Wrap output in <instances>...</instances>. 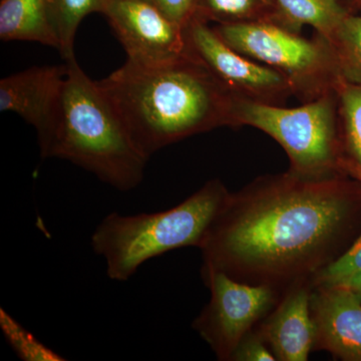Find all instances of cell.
Returning <instances> with one entry per match:
<instances>
[{
	"label": "cell",
	"mask_w": 361,
	"mask_h": 361,
	"mask_svg": "<svg viewBox=\"0 0 361 361\" xmlns=\"http://www.w3.org/2000/svg\"><path fill=\"white\" fill-rule=\"evenodd\" d=\"M210 302L194 327L221 360H231L251 327L272 307L276 290L237 281L221 271L203 274Z\"/></svg>",
	"instance_id": "7"
},
{
	"label": "cell",
	"mask_w": 361,
	"mask_h": 361,
	"mask_svg": "<svg viewBox=\"0 0 361 361\" xmlns=\"http://www.w3.org/2000/svg\"><path fill=\"white\" fill-rule=\"evenodd\" d=\"M228 194L220 180H210L168 210L109 214L92 233L90 245L104 259L111 280L128 281L151 259L183 247H200Z\"/></svg>",
	"instance_id": "4"
},
{
	"label": "cell",
	"mask_w": 361,
	"mask_h": 361,
	"mask_svg": "<svg viewBox=\"0 0 361 361\" xmlns=\"http://www.w3.org/2000/svg\"><path fill=\"white\" fill-rule=\"evenodd\" d=\"M264 0H198L197 18L217 20L221 25L257 21Z\"/></svg>",
	"instance_id": "18"
},
{
	"label": "cell",
	"mask_w": 361,
	"mask_h": 361,
	"mask_svg": "<svg viewBox=\"0 0 361 361\" xmlns=\"http://www.w3.org/2000/svg\"><path fill=\"white\" fill-rule=\"evenodd\" d=\"M280 13L294 27L310 25L329 40L348 16L338 0H275Z\"/></svg>",
	"instance_id": "14"
},
{
	"label": "cell",
	"mask_w": 361,
	"mask_h": 361,
	"mask_svg": "<svg viewBox=\"0 0 361 361\" xmlns=\"http://www.w3.org/2000/svg\"><path fill=\"white\" fill-rule=\"evenodd\" d=\"M265 342L261 336L247 334L243 341L240 342L231 360L238 361L276 360L272 351H270L265 345Z\"/></svg>",
	"instance_id": "22"
},
{
	"label": "cell",
	"mask_w": 361,
	"mask_h": 361,
	"mask_svg": "<svg viewBox=\"0 0 361 361\" xmlns=\"http://www.w3.org/2000/svg\"><path fill=\"white\" fill-rule=\"evenodd\" d=\"M327 42L339 71L361 82V16H348Z\"/></svg>",
	"instance_id": "16"
},
{
	"label": "cell",
	"mask_w": 361,
	"mask_h": 361,
	"mask_svg": "<svg viewBox=\"0 0 361 361\" xmlns=\"http://www.w3.org/2000/svg\"><path fill=\"white\" fill-rule=\"evenodd\" d=\"M261 336L271 346L276 360H308L315 342L308 287L302 284L291 289L266 322Z\"/></svg>",
	"instance_id": "12"
},
{
	"label": "cell",
	"mask_w": 361,
	"mask_h": 361,
	"mask_svg": "<svg viewBox=\"0 0 361 361\" xmlns=\"http://www.w3.org/2000/svg\"><path fill=\"white\" fill-rule=\"evenodd\" d=\"M339 90L349 149L361 166V85L339 84Z\"/></svg>",
	"instance_id": "19"
},
{
	"label": "cell",
	"mask_w": 361,
	"mask_h": 361,
	"mask_svg": "<svg viewBox=\"0 0 361 361\" xmlns=\"http://www.w3.org/2000/svg\"><path fill=\"white\" fill-rule=\"evenodd\" d=\"M215 32L239 54L281 73L292 90L322 96L319 90L339 71L326 40L311 42L271 21L227 23Z\"/></svg>",
	"instance_id": "6"
},
{
	"label": "cell",
	"mask_w": 361,
	"mask_h": 361,
	"mask_svg": "<svg viewBox=\"0 0 361 361\" xmlns=\"http://www.w3.org/2000/svg\"><path fill=\"white\" fill-rule=\"evenodd\" d=\"M311 294L315 348L343 360L361 361V296L341 285H316Z\"/></svg>",
	"instance_id": "10"
},
{
	"label": "cell",
	"mask_w": 361,
	"mask_h": 361,
	"mask_svg": "<svg viewBox=\"0 0 361 361\" xmlns=\"http://www.w3.org/2000/svg\"><path fill=\"white\" fill-rule=\"evenodd\" d=\"M104 16L135 66L155 68L188 54L184 28L149 0H109Z\"/></svg>",
	"instance_id": "8"
},
{
	"label": "cell",
	"mask_w": 361,
	"mask_h": 361,
	"mask_svg": "<svg viewBox=\"0 0 361 361\" xmlns=\"http://www.w3.org/2000/svg\"><path fill=\"white\" fill-rule=\"evenodd\" d=\"M184 32L188 54L200 61L233 96L238 92L265 99L292 90L281 73L233 49L205 20L195 16Z\"/></svg>",
	"instance_id": "9"
},
{
	"label": "cell",
	"mask_w": 361,
	"mask_h": 361,
	"mask_svg": "<svg viewBox=\"0 0 361 361\" xmlns=\"http://www.w3.org/2000/svg\"><path fill=\"white\" fill-rule=\"evenodd\" d=\"M361 272V234L353 246L330 263L316 277L315 285H331L355 273Z\"/></svg>",
	"instance_id": "20"
},
{
	"label": "cell",
	"mask_w": 361,
	"mask_h": 361,
	"mask_svg": "<svg viewBox=\"0 0 361 361\" xmlns=\"http://www.w3.org/2000/svg\"><path fill=\"white\" fill-rule=\"evenodd\" d=\"M149 1H151V2H152V0H149Z\"/></svg>",
	"instance_id": "25"
},
{
	"label": "cell",
	"mask_w": 361,
	"mask_h": 361,
	"mask_svg": "<svg viewBox=\"0 0 361 361\" xmlns=\"http://www.w3.org/2000/svg\"><path fill=\"white\" fill-rule=\"evenodd\" d=\"M99 82L149 159L173 142L230 125L234 96L189 54L155 68L127 61Z\"/></svg>",
	"instance_id": "2"
},
{
	"label": "cell",
	"mask_w": 361,
	"mask_h": 361,
	"mask_svg": "<svg viewBox=\"0 0 361 361\" xmlns=\"http://www.w3.org/2000/svg\"><path fill=\"white\" fill-rule=\"evenodd\" d=\"M0 39L4 42H39L59 49L49 0H2Z\"/></svg>",
	"instance_id": "13"
},
{
	"label": "cell",
	"mask_w": 361,
	"mask_h": 361,
	"mask_svg": "<svg viewBox=\"0 0 361 361\" xmlns=\"http://www.w3.org/2000/svg\"><path fill=\"white\" fill-rule=\"evenodd\" d=\"M109 0H49L52 25L59 40L63 59L75 56V39L78 28L90 13H104Z\"/></svg>",
	"instance_id": "15"
},
{
	"label": "cell",
	"mask_w": 361,
	"mask_h": 361,
	"mask_svg": "<svg viewBox=\"0 0 361 361\" xmlns=\"http://www.w3.org/2000/svg\"><path fill=\"white\" fill-rule=\"evenodd\" d=\"M331 285H341V286L348 287V288L356 292L361 296V272L355 273V274L343 278L336 283Z\"/></svg>",
	"instance_id": "23"
},
{
	"label": "cell",
	"mask_w": 361,
	"mask_h": 361,
	"mask_svg": "<svg viewBox=\"0 0 361 361\" xmlns=\"http://www.w3.org/2000/svg\"><path fill=\"white\" fill-rule=\"evenodd\" d=\"M350 202L334 176L291 172L228 194L200 247L202 275L221 271L275 289L314 280L334 262Z\"/></svg>",
	"instance_id": "1"
},
{
	"label": "cell",
	"mask_w": 361,
	"mask_h": 361,
	"mask_svg": "<svg viewBox=\"0 0 361 361\" xmlns=\"http://www.w3.org/2000/svg\"><path fill=\"white\" fill-rule=\"evenodd\" d=\"M66 65L33 66L0 80V111H11L35 128L37 139L56 116Z\"/></svg>",
	"instance_id": "11"
},
{
	"label": "cell",
	"mask_w": 361,
	"mask_h": 361,
	"mask_svg": "<svg viewBox=\"0 0 361 361\" xmlns=\"http://www.w3.org/2000/svg\"><path fill=\"white\" fill-rule=\"evenodd\" d=\"M66 65L56 116L37 139L40 155L71 161L118 191L135 189L144 179L148 157L99 82L85 75L75 56Z\"/></svg>",
	"instance_id": "3"
},
{
	"label": "cell",
	"mask_w": 361,
	"mask_h": 361,
	"mask_svg": "<svg viewBox=\"0 0 361 361\" xmlns=\"http://www.w3.org/2000/svg\"><path fill=\"white\" fill-rule=\"evenodd\" d=\"M166 18L184 28L196 16L198 0H152Z\"/></svg>",
	"instance_id": "21"
},
{
	"label": "cell",
	"mask_w": 361,
	"mask_h": 361,
	"mask_svg": "<svg viewBox=\"0 0 361 361\" xmlns=\"http://www.w3.org/2000/svg\"><path fill=\"white\" fill-rule=\"evenodd\" d=\"M230 123L251 126L272 137L296 174L322 177L339 168L336 114L329 94L292 109L233 97Z\"/></svg>",
	"instance_id": "5"
},
{
	"label": "cell",
	"mask_w": 361,
	"mask_h": 361,
	"mask_svg": "<svg viewBox=\"0 0 361 361\" xmlns=\"http://www.w3.org/2000/svg\"><path fill=\"white\" fill-rule=\"evenodd\" d=\"M0 329L7 343L25 361H63L61 355L47 348L4 308L0 310Z\"/></svg>",
	"instance_id": "17"
},
{
	"label": "cell",
	"mask_w": 361,
	"mask_h": 361,
	"mask_svg": "<svg viewBox=\"0 0 361 361\" xmlns=\"http://www.w3.org/2000/svg\"><path fill=\"white\" fill-rule=\"evenodd\" d=\"M339 168L346 171L353 177H355V179L361 182V166L358 165L355 161H344L341 159V161H339Z\"/></svg>",
	"instance_id": "24"
}]
</instances>
